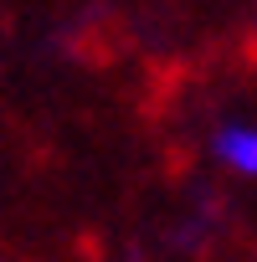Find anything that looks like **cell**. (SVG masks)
I'll use <instances>...</instances> for the list:
<instances>
[{"instance_id":"cell-1","label":"cell","mask_w":257,"mask_h":262,"mask_svg":"<svg viewBox=\"0 0 257 262\" xmlns=\"http://www.w3.org/2000/svg\"><path fill=\"white\" fill-rule=\"evenodd\" d=\"M211 155L231 175H252L257 180V123H221L211 134Z\"/></svg>"}]
</instances>
